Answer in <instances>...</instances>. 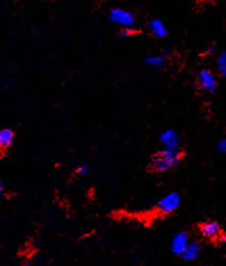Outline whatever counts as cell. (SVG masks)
<instances>
[{
  "instance_id": "9",
  "label": "cell",
  "mask_w": 226,
  "mask_h": 266,
  "mask_svg": "<svg viewBox=\"0 0 226 266\" xmlns=\"http://www.w3.org/2000/svg\"><path fill=\"white\" fill-rule=\"evenodd\" d=\"M14 131L9 128H4L0 130V150H6L13 144Z\"/></svg>"
},
{
  "instance_id": "11",
  "label": "cell",
  "mask_w": 226,
  "mask_h": 266,
  "mask_svg": "<svg viewBox=\"0 0 226 266\" xmlns=\"http://www.w3.org/2000/svg\"><path fill=\"white\" fill-rule=\"evenodd\" d=\"M165 62H166L165 56L162 55H150L149 57H146L145 60L146 65L152 69H155V70H158V69H161L164 66Z\"/></svg>"
},
{
  "instance_id": "18",
  "label": "cell",
  "mask_w": 226,
  "mask_h": 266,
  "mask_svg": "<svg viewBox=\"0 0 226 266\" xmlns=\"http://www.w3.org/2000/svg\"><path fill=\"white\" fill-rule=\"evenodd\" d=\"M208 2H216V0H208Z\"/></svg>"
},
{
  "instance_id": "1",
  "label": "cell",
  "mask_w": 226,
  "mask_h": 266,
  "mask_svg": "<svg viewBox=\"0 0 226 266\" xmlns=\"http://www.w3.org/2000/svg\"><path fill=\"white\" fill-rule=\"evenodd\" d=\"M182 153L179 150H166L162 149L158 154L153 157L151 161V168L156 172H165L179 164Z\"/></svg>"
},
{
  "instance_id": "12",
  "label": "cell",
  "mask_w": 226,
  "mask_h": 266,
  "mask_svg": "<svg viewBox=\"0 0 226 266\" xmlns=\"http://www.w3.org/2000/svg\"><path fill=\"white\" fill-rule=\"evenodd\" d=\"M216 66H217V70L220 75L226 77V48L218 54L217 58H216Z\"/></svg>"
},
{
  "instance_id": "6",
  "label": "cell",
  "mask_w": 226,
  "mask_h": 266,
  "mask_svg": "<svg viewBox=\"0 0 226 266\" xmlns=\"http://www.w3.org/2000/svg\"><path fill=\"white\" fill-rule=\"evenodd\" d=\"M190 243V238L189 234L185 232H177L171 239V251L176 255H183L186 247Z\"/></svg>"
},
{
  "instance_id": "17",
  "label": "cell",
  "mask_w": 226,
  "mask_h": 266,
  "mask_svg": "<svg viewBox=\"0 0 226 266\" xmlns=\"http://www.w3.org/2000/svg\"><path fill=\"white\" fill-rule=\"evenodd\" d=\"M223 240H224V242L226 243V234L223 236Z\"/></svg>"
},
{
  "instance_id": "14",
  "label": "cell",
  "mask_w": 226,
  "mask_h": 266,
  "mask_svg": "<svg viewBox=\"0 0 226 266\" xmlns=\"http://www.w3.org/2000/svg\"><path fill=\"white\" fill-rule=\"evenodd\" d=\"M217 150L222 153H226V139H222L217 142Z\"/></svg>"
},
{
  "instance_id": "15",
  "label": "cell",
  "mask_w": 226,
  "mask_h": 266,
  "mask_svg": "<svg viewBox=\"0 0 226 266\" xmlns=\"http://www.w3.org/2000/svg\"><path fill=\"white\" fill-rule=\"evenodd\" d=\"M88 172H89V169H88L87 166H80V167H78V169H77V174H78V175L83 176V175H87Z\"/></svg>"
},
{
  "instance_id": "4",
  "label": "cell",
  "mask_w": 226,
  "mask_h": 266,
  "mask_svg": "<svg viewBox=\"0 0 226 266\" xmlns=\"http://www.w3.org/2000/svg\"><path fill=\"white\" fill-rule=\"evenodd\" d=\"M198 83L201 87V90L208 93H213L217 88V78H216L215 73L209 70V69H202V70H200L198 75Z\"/></svg>"
},
{
  "instance_id": "2",
  "label": "cell",
  "mask_w": 226,
  "mask_h": 266,
  "mask_svg": "<svg viewBox=\"0 0 226 266\" xmlns=\"http://www.w3.org/2000/svg\"><path fill=\"white\" fill-rule=\"evenodd\" d=\"M109 19L120 28H132L135 26V15L125 8H113L109 13Z\"/></svg>"
},
{
  "instance_id": "7",
  "label": "cell",
  "mask_w": 226,
  "mask_h": 266,
  "mask_svg": "<svg viewBox=\"0 0 226 266\" xmlns=\"http://www.w3.org/2000/svg\"><path fill=\"white\" fill-rule=\"evenodd\" d=\"M147 29L156 38H165L167 33H168V29H167L166 24L159 18H152L151 21H149Z\"/></svg>"
},
{
  "instance_id": "3",
  "label": "cell",
  "mask_w": 226,
  "mask_h": 266,
  "mask_svg": "<svg viewBox=\"0 0 226 266\" xmlns=\"http://www.w3.org/2000/svg\"><path fill=\"white\" fill-rule=\"evenodd\" d=\"M180 195L177 192H170V193L166 194L164 198L159 200L158 209L164 214L173 213L180 205Z\"/></svg>"
},
{
  "instance_id": "13",
  "label": "cell",
  "mask_w": 226,
  "mask_h": 266,
  "mask_svg": "<svg viewBox=\"0 0 226 266\" xmlns=\"http://www.w3.org/2000/svg\"><path fill=\"white\" fill-rule=\"evenodd\" d=\"M118 36L120 38H129L130 36H132L131 28H120V31L118 33Z\"/></svg>"
},
{
  "instance_id": "16",
  "label": "cell",
  "mask_w": 226,
  "mask_h": 266,
  "mask_svg": "<svg viewBox=\"0 0 226 266\" xmlns=\"http://www.w3.org/2000/svg\"><path fill=\"white\" fill-rule=\"evenodd\" d=\"M3 191H4V184H3V182L0 181V194L3 193Z\"/></svg>"
},
{
  "instance_id": "5",
  "label": "cell",
  "mask_w": 226,
  "mask_h": 266,
  "mask_svg": "<svg viewBox=\"0 0 226 266\" xmlns=\"http://www.w3.org/2000/svg\"><path fill=\"white\" fill-rule=\"evenodd\" d=\"M160 143L166 150H179V136L174 129H166L160 135Z\"/></svg>"
},
{
  "instance_id": "8",
  "label": "cell",
  "mask_w": 226,
  "mask_h": 266,
  "mask_svg": "<svg viewBox=\"0 0 226 266\" xmlns=\"http://www.w3.org/2000/svg\"><path fill=\"white\" fill-rule=\"evenodd\" d=\"M200 231H201V234L206 236V238L215 239L219 235L220 228L218 223H216V221H207V223L201 225Z\"/></svg>"
},
{
  "instance_id": "10",
  "label": "cell",
  "mask_w": 226,
  "mask_h": 266,
  "mask_svg": "<svg viewBox=\"0 0 226 266\" xmlns=\"http://www.w3.org/2000/svg\"><path fill=\"white\" fill-rule=\"evenodd\" d=\"M200 249H201L200 245L198 242H190L182 256H183V258L185 260L191 262V260H194L196 257H198L200 254Z\"/></svg>"
}]
</instances>
